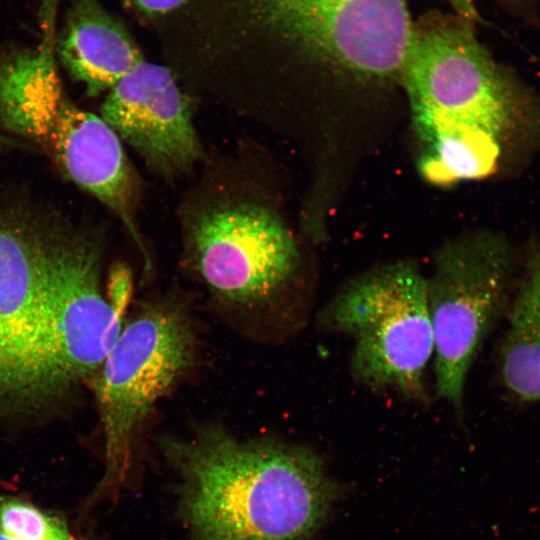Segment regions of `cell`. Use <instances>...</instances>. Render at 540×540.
Listing matches in <instances>:
<instances>
[{
  "instance_id": "1",
  "label": "cell",
  "mask_w": 540,
  "mask_h": 540,
  "mask_svg": "<svg viewBox=\"0 0 540 540\" xmlns=\"http://www.w3.org/2000/svg\"><path fill=\"white\" fill-rule=\"evenodd\" d=\"M161 446L196 540H309L335 498L321 458L303 445L205 425Z\"/></svg>"
},
{
  "instance_id": "2",
  "label": "cell",
  "mask_w": 540,
  "mask_h": 540,
  "mask_svg": "<svg viewBox=\"0 0 540 540\" xmlns=\"http://www.w3.org/2000/svg\"><path fill=\"white\" fill-rule=\"evenodd\" d=\"M176 36L210 55H281L363 80L400 78L413 21L406 0H192Z\"/></svg>"
},
{
  "instance_id": "3",
  "label": "cell",
  "mask_w": 540,
  "mask_h": 540,
  "mask_svg": "<svg viewBox=\"0 0 540 540\" xmlns=\"http://www.w3.org/2000/svg\"><path fill=\"white\" fill-rule=\"evenodd\" d=\"M0 126L41 148L123 223L141 252L138 183L114 130L63 90L49 47L0 53Z\"/></svg>"
},
{
  "instance_id": "4",
  "label": "cell",
  "mask_w": 540,
  "mask_h": 540,
  "mask_svg": "<svg viewBox=\"0 0 540 540\" xmlns=\"http://www.w3.org/2000/svg\"><path fill=\"white\" fill-rule=\"evenodd\" d=\"M318 324L352 338L350 367L361 385L429 402L434 341L426 276L414 263H389L352 278L321 309Z\"/></svg>"
},
{
  "instance_id": "5",
  "label": "cell",
  "mask_w": 540,
  "mask_h": 540,
  "mask_svg": "<svg viewBox=\"0 0 540 540\" xmlns=\"http://www.w3.org/2000/svg\"><path fill=\"white\" fill-rule=\"evenodd\" d=\"M198 339L175 300L143 304L124 324L92 380L104 435L105 471L96 503L125 483L138 435L152 411L196 363Z\"/></svg>"
},
{
  "instance_id": "6",
  "label": "cell",
  "mask_w": 540,
  "mask_h": 540,
  "mask_svg": "<svg viewBox=\"0 0 540 540\" xmlns=\"http://www.w3.org/2000/svg\"><path fill=\"white\" fill-rule=\"evenodd\" d=\"M400 79L419 140L479 130L500 139L512 127L513 86L458 15L413 23Z\"/></svg>"
},
{
  "instance_id": "7",
  "label": "cell",
  "mask_w": 540,
  "mask_h": 540,
  "mask_svg": "<svg viewBox=\"0 0 540 540\" xmlns=\"http://www.w3.org/2000/svg\"><path fill=\"white\" fill-rule=\"evenodd\" d=\"M63 213L0 193V404L53 399L45 348V281Z\"/></svg>"
},
{
  "instance_id": "8",
  "label": "cell",
  "mask_w": 540,
  "mask_h": 540,
  "mask_svg": "<svg viewBox=\"0 0 540 540\" xmlns=\"http://www.w3.org/2000/svg\"><path fill=\"white\" fill-rule=\"evenodd\" d=\"M184 260L224 308L256 314L274 304L299 266L297 243L281 218L254 198L197 208L184 228Z\"/></svg>"
},
{
  "instance_id": "9",
  "label": "cell",
  "mask_w": 540,
  "mask_h": 540,
  "mask_svg": "<svg viewBox=\"0 0 540 540\" xmlns=\"http://www.w3.org/2000/svg\"><path fill=\"white\" fill-rule=\"evenodd\" d=\"M511 279L508 245L487 234L444 245L426 277L435 397L458 412L471 366L507 307Z\"/></svg>"
},
{
  "instance_id": "10",
  "label": "cell",
  "mask_w": 540,
  "mask_h": 540,
  "mask_svg": "<svg viewBox=\"0 0 540 540\" xmlns=\"http://www.w3.org/2000/svg\"><path fill=\"white\" fill-rule=\"evenodd\" d=\"M102 241L65 218L45 281V348L54 397L93 380L123 327L101 290Z\"/></svg>"
},
{
  "instance_id": "11",
  "label": "cell",
  "mask_w": 540,
  "mask_h": 540,
  "mask_svg": "<svg viewBox=\"0 0 540 540\" xmlns=\"http://www.w3.org/2000/svg\"><path fill=\"white\" fill-rule=\"evenodd\" d=\"M101 118L155 172L173 177L201 157L190 101L172 72L145 60L106 94Z\"/></svg>"
},
{
  "instance_id": "12",
  "label": "cell",
  "mask_w": 540,
  "mask_h": 540,
  "mask_svg": "<svg viewBox=\"0 0 540 540\" xmlns=\"http://www.w3.org/2000/svg\"><path fill=\"white\" fill-rule=\"evenodd\" d=\"M57 51L91 96L108 92L144 60L126 26L99 0H71Z\"/></svg>"
},
{
  "instance_id": "13",
  "label": "cell",
  "mask_w": 540,
  "mask_h": 540,
  "mask_svg": "<svg viewBox=\"0 0 540 540\" xmlns=\"http://www.w3.org/2000/svg\"><path fill=\"white\" fill-rule=\"evenodd\" d=\"M420 142V171L441 185L488 176L501 152L500 139L487 131L445 133Z\"/></svg>"
},
{
  "instance_id": "14",
  "label": "cell",
  "mask_w": 540,
  "mask_h": 540,
  "mask_svg": "<svg viewBox=\"0 0 540 540\" xmlns=\"http://www.w3.org/2000/svg\"><path fill=\"white\" fill-rule=\"evenodd\" d=\"M506 389L522 402H540V317L516 298L499 353Z\"/></svg>"
},
{
  "instance_id": "15",
  "label": "cell",
  "mask_w": 540,
  "mask_h": 540,
  "mask_svg": "<svg viewBox=\"0 0 540 540\" xmlns=\"http://www.w3.org/2000/svg\"><path fill=\"white\" fill-rule=\"evenodd\" d=\"M0 531L18 540H78L62 519L15 497L0 499Z\"/></svg>"
},
{
  "instance_id": "16",
  "label": "cell",
  "mask_w": 540,
  "mask_h": 540,
  "mask_svg": "<svg viewBox=\"0 0 540 540\" xmlns=\"http://www.w3.org/2000/svg\"><path fill=\"white\" fill-rule=\"evenodd\" d=\"M136 16L144 20H157L179 12L192 0H122Z\"/></svg>"
},
{
  "instance_id": "17",
  "label": "cell",
  "mask_w": 540,
  "mask_h": 540,
  "mask_svg": "<svg viewBox=\"0 0 540 540\" xmlns=\"http://www.w3.org/2000/svg\"><path fill=\"white\" fill-rule=\"evenodd\" d=\"M132 290V276L123 264L115 265L109 274L107 299L122 315L127 308Z\"/></svg>"
},
{
  "instance_id": "18",
  "label": "cell",
  "mask_w": 540,
  "mask_h": 540,
  "mask_svg": "<svg viewBox=\"0 0 540 540\" xmlns=\"http://www.w3.org/2000/svg\"><path fill=\"white\" fill-rule=\"evenodd\" d=\"M540 317V260L517 297Z\"/></svg>"
},
{
  "instance_id": "19",
  "label": "cell",
  "mask_w": 540,
  "mask_h": 540,
  "mask_svg": "<svg viewBox=\"0 0 540 540\" xmlns=\"http://www.w3.org/2000/svg\"><path fill=\"white\" fill-rule=\"evenodd\" d=\"M0 540H18V539L10 537V536H8L5 533L0 531Z\"/></svg>"
},
{
  "instance_id": "20",
  "label": "cell",
  "mask_w": 540,
  "mask_h": 540,
  "mask_svg": "<svg viewBox=\"0 0 540 540\" xmlns=\"http://www.w3.org/2000/svg\"><path fill=\"white\" fill-rule=\"evenodd\" d=\"M5 140H6V139L3 138V137L0 135V146H1L2 144L6 143Z\"/></svg>"
}]
</instances>
